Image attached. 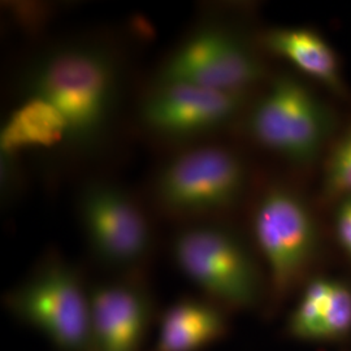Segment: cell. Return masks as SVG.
Listing matches in <instances>:
<instances>
[{
    "label": "cell",
    "mask_w": 351,
    "mask_h": 351,
    "mask_svg": "<svg viewBox=\"0 0 351 351\" xmlns=\"http://www.w3.org/2000/svg\"><path fill=\"white\" fill-rule=\"evenodd\" d=\"M62 141H69V128L63 114L37 98H26L11 113L0 133L1 155L7 156L26 149L51 147Z\"/></svg>",
    "instance_id": "13"
},
{
    "label": "cell",
    "mask_w": 351,
    "mask_h": 351,
    "mask_svg": "<svg viewBox=\"0 0 351 351\" xmlns=\"http://www.w3.org/2000/svg\"><path fill=\"white\" fill-rule=\"evenodd\" d=\"M172 254L181 272L220 307L251 308L261 302L259 267L243 242L226 228H185L173 239Z\"/></svg>",
    "instance_id": "2"
},
{
    "label": "cell",
    "mask_w": 351,
    "mask_h": 351,
    "mask_svg": "<svg viewBox=\"0 0 351 351\" xmlns=\"http://www.w3.org/2000/svg\"><path fill=\"white\" fill-rule=\"evenodd\" d=\"M263 75V64L245 38L224 26L206 25L172 52L160 69L158 85L188 84L246 94Z\"/></svg>",
    "instance_id": "7"
},
{
    "label": "cell",
    "mask_w": 351,
    "mask_h": 351,
    "mask_svg": "<svg viewBox=\"0 0 351 351\" xmlns=\"http://www.w3.org/2000/svg\"><path fill=\"white\" fill-rule=\"evenodd\" d=\"M333 281L319 277L306 285L298 304L289 317L288 330L293 337L303 341H319Z\"/></svg>",
    "instance_id": "14"
},
{
    "label": "cell",
    "mask_w": 351,
    "mask_h": 351,
    "mask_svg": "<svg viewBox=\"0 0 351 351\" xmlns=\"http://www.w3.org/2000/svg\"><path fill=\"white\" fill-rule=\"evenodd\" d=\"M264 39L269 50L288 59L304 75L337 93L343 91L337 56L317 33L304 27H284L271 30Z\"/></svg>",
    "instance_id": "12"
},
{
    "label": "cell",
    "mask_w": 351,
    "mask_h": 351,
    "mask_svg": "<svg viewBox=\"0 0 351 351\" xmlns=\"http://www.w3.org/2000/svg\"><path fill=\"white\" fill-rule=\"evenodd\" d=\"M228 320L213 301L185 298L164 313L152 351H202L223 339Z\"/></svg>",
    "instance_id": "11"
},
{
    "label": "cell",
    "mask_w": 351,
    "mask_h": 351,
    "mask_svg": "<svg viewBox=\"0 0 351 351\" xmlns=\"http://www.w3.org/2000/svg\"><path fill=\"white\" fill-rule=\"evenodd\" d=\"M351 333V288L333 281V288L320 328L319 341H339Z\"/></svg>",
    "instance_id": "16"
},
{
    "label": "cell",
    "mask_w": 351,
    "mask_h": 351,
    "mask_svg": "<svg viewBox=\"0 0 351 351\" xmlns=\"http://www.w3.org/2000/svg\"><path fill=\"white\" fill-rule=\"evenodd\" d=\"M254 236L268 265L271 290L282 300L301 282L313 263L319 239L314 216L294 191H265L252 220Z\"/></svg>",
    "instance_id": "5"
},
{
    "label": "cell",
    "mask_w": 351,
    "mask_h": 351,
    "mask_svg": "<svg viewBox=\"0 0 351 351\" xmlns=\"http://www.w3.org/2000/svg\"><path fill=\"white\" fill-rule=\"evenodd\" d=\"M245 98L246 94L188 84H160L142 103L141 120L163 137H198L233 120Z\"/></svg>",
    "instance_id": "9"
},
{
    "label": "cell",
    "mask_w": 351,
    "mask_h": 351,
    "mask_svg": "<svg viewBox=\"0 0 351 351\" xmlns=\"http://www.w3.org/2000/svg\"><path fill=\"white\" fill-rule=\"evenodd\" d=\"M335 228L339 246L351 258V197L339 201L335 217Z\"/></svg>",
    "instance_id": "17"
},
{
    "label": "cell",
    "mask_w": 351,
    "mask_h": 351,
    "mask_svg": "<svg viewBox=\"0 0 351 351\" xmlns=\"http://www.w3.org/2000/svg\"><path fill=\"white\" fill-rule=\"evenodd\" d=\"M246 184L239 156L217 146H203L171 159L159 172L156 197L171 213L204 215L232 207Z\"/></svg>",
    "instance_id": "6"
},
{
    "label": "cell",
    "mask_w": 351,
    "mask_h": 351,
    "mask_svg": "<svg viewBox=\"0 0 351 351\" xmlns=\"http://www.w3.org/2000/svg\"><path fill=\"white\" fill-rule=\"evenodd\" d=\"M324 194L328 198L351 197V126L330 151L324 171Z\"/></svg>",
    "instance_id": "15"
},
{
    "label": "cell",
    "mask_w": 351,
    "mask_h": 351,
    "mask_svg": "<svg viewBox=\"0 0 351 351\" xmlns=\"http://www.w3.org/2000/svg\"><path fill=\"white\" fill-rule=\"evenodd\" d=\"M90 301L95 351H141L152 319L145 289L133 281L101 284Z\"/></svg>",
    "instance_id": "10"
},
{
    "label": "cell",
    "mask_w": 351,
    "mask_h": 351,
    "mask_svg": "<svg viewBox=\"0 0 351 351\" xmlns=\"http://www.w3.org/2000/svg\"><path fill=\"white\" fill-rule=\"evenodd\" d=\"M251 134L263 147L297 164L314 162L323 150L332 119L301 81L278 75L250 116Z\"/></svg>",
    "instance_id": "4"
},
{
    "label": "cell",
    "mask_w": 351,
    "mask_h": 351,
    "mask_svg": "<svg viewBox=\"0 0 351 351\" xmlns=\"http://www.w3.org/2000/svg\"><path fill=\"white\" fill-rule=\"evenodd\" d=\"M26 98L50 103L63 114L69 142L93 147L112 120L119 95V66L98 45L71 43L39 55L24 77Z\"/></svg>",
    "instance_id": "1"
},
{
    "label": "cell",
    "mask_w": 351,
    "mask_h": 351,
    "mask_svg": "<svg viewBox=\"0 0 351 351\" xmlns=\"http://www.w3.org/2000/svg\"><path fill=\"white\" fill-rule=\"evenodd\" d=\"M81 221L95 256L114 268H133L150 254L152 233L141 207L108 182H93L81 194Z\"/></svg>",
    "instance_id": "8"
},
{
    "label": "cell",
    "mask_w": 351,
    "mask_h": 351,
    "mask_svg": "<svg viewBox=\"0 0 351 351\" xmlns=\"http://www.w3.org/2000/svg\"><path fill=\"white\" fill-rule=\"evenodd\" d=\"M8 308L59 351H95L90 291L60 261L42 265L5 298Z\"/></svg>",
    "instance_id": "3"
}]
</instances>
